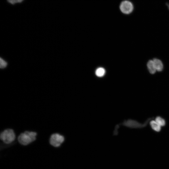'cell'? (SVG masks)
I'll return each mask as SVG.
<instances>
[{
    "label": "cell",
    "instance_id": "6da1fadb",
    "mask_svg": "<svg viewBox=\"0 0 169 169\" xmlns=\"http://www.w3.org/2000/svg\"><path fill=\"white\" fill-rule=\"evenodd\" d=\"M37 132L26 131L18 136V140L19 143L23 146L28 145L36 140Z\"/></svg>",
    "mask_w": 169,
    "mask_h": 169
},
{
    "label": "cell",
    "instance_id": "7a4b0ae2",
    "mask_svg": "<svg viewBox=\"0 0 169 169\" xmlns=\"http://www.w3.org/2000/svg\"><path fill=\"white\" fill-rule=\"evenodd\" d=\"M0 138L3 143L9 144L15 141L16 135L13 129L8 128L5 129L1 132Z\"/></svg>",
    "mask_w": 169,
    "mask_h": 169
},
{
    "label": "cell",
    "instance_id": "3957f363",
    "mask_svg": "<svg viewBox=\"0 0 169 169\" xmlns=\"http://www.w3.org/2000/svg\"><path fill=\"white\" fill-rule=\"evenodd\" d=\"M64 139V137L62 135L58 133H54L50 136L49 143L53 147L57 148L63 143Z\"/></svg>",
    "mask_w": 169,
    "mask_h": 169
},
{
    "label": "cell",
    "instance_id": "277c9868",
    "mask_svg": "<svg viewBox=\"0 0 169 169\" xmlns=\"http://www.w3.org/2000/svg\"><path fill=\"white\" fill-rule=\"evenodd\" d=\"M121 12L123 14L128 15L131 14L134 9L133 4L131 1L124 0L122 1L120 5Z\"/></svg>",
    "mask_w": 169,
    "mask_h": 169
},
{
    "label": "cell",
    "instance_id": "5b68a950",
    "mask_svg": "<svg viewBox=\"0 0 169 169\" xmlns=\"http://www.w3.org/2000/svg\"><path fill=\"white\" fill-rule=\"evenodd\" d=\"M149 121V120H148L145 123L142 124L135 120H129L125 121L123 124L124 125L130 128H140L146 126Z\"/></svg>",
    "mask_w": 169,
    "mask_h": 169
},
{
    "label": "cell",
    "instance_id": "8992f818",
    "mask_svg": "<svg viewBox=\"0 0 169 169\" xmlns=\"http://www.w3.org/2000/svg\"><path fill=\"white\" fill-rule=\"evenodd\" d=\"M153 61L156 70L159 72L161 71L163 69V65L162 62L157 59H154Z\"/></svg>",
    "mask_w": 169,
    "mask_h": 169
},
{
    "label": "cell",
    "instance_id": "52a82bcc",
    "mask_svg": "<svg viewBox=\"0 0 169 169\" xmlns=\"http://www.w3.org/2000/svg\"><path fill=\"white\" fill-rule=\"evenodd\" d=\"M152 129L156 132H159L161 130V126L155 120H152L150 122Z\"/></svg>",
    "mask_w": 169,
    "mask_h": 169
},
{
    "label": "cell",
    "instance_id": "ba28073f",
    "mask_svg": "<svg viewBox=\"0 0 169 169\" xmlns=\"http://www.w3.org/2000/svg\"><path fill=\"white\" fill-rule=\"evenodd\" d=\"M147 66L149 72L154 74L156 71L154 66L153 60H149L147 63Z\"/></svg>",
    "mask_w": 169,
    "mask_h": 169
},
{
    "label": "cell",
    "instance_id": "9c48e42d",
    "mask_svg": "<svg viewBox=\"0 0 169 169\" xmlns=\"http://www.w3.org/2000/svg\"><path fill=\"white\" fill-rule=\"evenodd\" d=\"M155 120L161 126H164L166 125L165 120L160 116H157L155 119Z\"/></svg>",
    "mask_w": 169,
    "mask_h": 169
},
{
    "label": "cell",
    "instance_id": "30bf717a",
    "mask_svg": "<svg viewBox=\"0 0 169 169\" xmlns=\"http://www.w3.org/2000/svg\"><path fill=\"white\" fill-rule=\"evenodd\" d=\"M105 73L104 69L102 68H100L98 69L96 71V75L99 77L103 76Z\"/></svg>",
    "mask_w": 169,
    "mask_h": 169
},
{
    "label": "cell",
    "instance_id": "8fae6325",
    "mask_svg": "<svg viewBox=\"0 0 169 169\" xmlns=\"http://www.w3.org/2000/svg\"><path fill=\"white\" fill-rule=\"evenodd\" d=\"M0 68L2 69L5 68L6 67L7 63L2 58H0Z\"/></svg>",
    "mask_w": 169,
    "mask_h": 169
},
{
    "label": "cell",
    "instance_id": "7c38bea8",
    "mask_svg": "<svg viewBox=\"0 0 169 169\" xmlns=\"http://www.w3.org/2000/svg\"><path fill=\"white\" fill-rule=\"evenodd\" d=\"M24 0H7L8 2L12 4L22 3Z\"/></svg>",
    "mask_w": 169,
    "mask_h": 169
},
{
    "label": "cell",
    "instance_id": "4fadbf2b",
    "mask_svg": "<svg viewBox=\"0 0 169 169\" xmlns=\"http://www.w3.org/2000/svg\"><path fill=\"white\" fill-rule=\"evenodd\" d=\"M166 5L167 6V7H168V9H169V4H168V3H167L166 4Z\"/></svg>",
    "mask_w": 169,
    "mask_h": 169
}]
</instances>
